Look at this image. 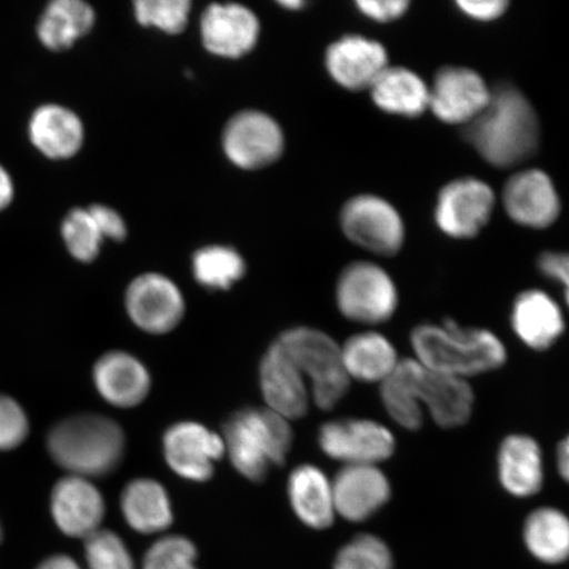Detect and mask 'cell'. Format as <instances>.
<instances>
[{
  "label": "cell",
  "mask_w": 569,
  "mask_h": 569,
  "mask_svg": "<svg viewBox=\"0 0 569 569\" xmlns=\"http://www.w3.org/2000/svg\"><path fill=\"white\" fill-rule=\"evenodd\" d=\"M30 432V422L23 408L11 397L0 395V451L23 445Z\"/></svg>",
  "instance_id": "cell-38"
},
{
  "label": "cell",
  "mask_w": 569,
  "mask_h": 569,
  "mask_svg": "<svg viewBox=\"0 0 569 569\" xmlns=\"http://www.w3.org/2000/svg\"><path fill=\"white\" fill-rule=\"evenodd\" d=\"M356 6L367 18L386 23L401 18L410 3L407 0H359Z\"/></svg>",
  "instance_id": "cell-40"
},
{
  "label": "cell",
  "mask_w": 569,
  "mask_h": 569,
  "mask_svg": "<svg viewBox=\"0 0 569 569\" xmlns=\"http://www.w3.org/2000/svg\"><path fill=\"white\" fill-rule=\"evenodd\" d=\"M13 187L9 173L0 167V210L7 208L12 201Z\"/></svg>",
  "instance_id": "cell-45"
},
{
  "label": "cell",
  "mask_w": 569,
  "mask_h": 569,
  "mask_svg": "<svg viewBox=\"0 0 569 569\" xmlns=\"http://www.w3.org/2000/svg\"><path fill=\"white\" fill-rule=\"evenodd\" d=\"M495 194L478 178H460L440 190L436 209L439 229L451 238H473L489 222Z\"/></svg>",
  "instance_id": "cell-12"
},
{
  "label": "cell",
  "mask_w": 569,
  "mask_h": 569,
  "mask_svg": "<svg viewBox=\"0 0 569 569\" xmlns=\"http://www.w3.org/2000/svg\"><path fill=\"white\" fill-rule=\"evenodd\" d=\"M260 20L239 3H212L201 18L202 44L210 54L239 60L253 51L260 39Z\"/></svg>",
  "instance_id": "cell-13"
},
{
  "label": "cell",
  "mask_w": 569,
  "mask_h": 569,
  "mask_svg": "<svg viewBox=\"0 0 569 569\" xmlns=\"http://www.w3.org/2000/svg\"><path fill=\"white\" fill-rule=\"evenodd\" d=\"M492 89L475 70L446 67L430 89L429 109L445 123H471L489 103Z\"/></svg>",
  "instance_id": "cell-14"
},
{
  "label": "cell",
  "mask_w": 569,
  "mask_h": 569,
  "mask_svg": "<svg viewBox=\"0 0 569 569\" xmlns=\"http://www.w3.org/2000/svg\"><path fill=\"white\" fill-rule=\"evenodd\" d=\"M538 267L547 279L560 283L565 288V298L569 306V253L545 252L539 258Z\"/></svg>",
  "instance_id": "cell-41"
},
{
  "label": "cell",
  "mask_w": 569,
  "mask_h": 569,
  "mask_svg": "<svg viewBox=\"0 0 569 569\" xmlns=\"http://www.w3.org/2000/svg\"><path fill=\"white\" fill-rule=\"evenodd\" d=\"M197 547L181 536L163 537L149 547L142 569H197Z\"/></svg>",
  "instance_id": "cell-37"
},
{
  "label": "cell",
  "mask_w": 569,
  "mask_h": 569,
  "mask_svg": "<svg viewBox=\"0 0 569 569\" xmlns=\"http://www.w3.org/2000/svg\"><path fill=\"white\" fill-rule=\"evenodd\" d=\"M89 211L103 239L123 241L127 238V224L117 210L109 208V206L94 204L91 206Z\"/></svg>",
  "instance_id": "cell-39"
},
{
  "label": "cell",
  "mask_w": 569,
  "mask_h": 569,
  "mask_svg": "<svg viewBox=\"0 0 569 569\" xmlns=\"http://www.w3.org/2000/svg\"><path fill=\"white\" fill-rule=\"evenodd\" d=\"M62 238L71 256L81 262L94 261L103 240L89 209H76L68 213L62 223Z\"/></svg>",
  "instance_id": "cell-35"
},
{
  "label": "cell",
  "mask_w": 569,
  "mask_h": 569,
  "mask_svg": "<svg viewBox=\"0 0 569 569\" xmlns=\"http://www.w3.org/2000/svg\"><path fill=\"white\" fill-rule=\"evenodd\" d=\"M523 540L533 558L546 565H560L569 559V517L563 511L545 507L533 510L523 525Z\"/></svg>",
  "instance_id": "cell-30"
},
{
  "label": "cell",
  "mask_w": 569,
  "mask_h": 569,
  "mask_svg": "<svg viewBox=\"0 0 569 569\" xmlns=\"http://www.w3.org/2000/svg\"><path fill=\"white\" fill-rule=\"evenodd\" d=\"M497 473L501 487L510 496H536L545 483L542 448L525 433H511L498 448Z\"/></svg>",
  "instance_id": "cell-22"
},
{
  "label": "cell",
  "mask_w": 569,
  "mask_h": 569,
  "mask_svg": "<svg viewBox=\"0 0 569 569\" xmlns=\"http://www.w3.org/2000/svg\"><path fill=\"white\" fill-rule=\"evenodd\" d=\"M388 54L379 41L348 34L327 48L326 69L332 80L347 90L371 89L388 68Z\"/></svg>",
  "instance_id": "cell-19"
},
{
  "label": "cell",
  "mask_w": 569,
  "mask_h": 569,
  "mask_svg": "<svg viewBox=\"0 0 569 569\" xmlns=\"http://www.w3.org/2000/svg\"><path fill=\"white\" fill-rule=\"evenodd\" d=\"M311 386L312 400L322 410H331L350 390L351 379L341 359L340 346L326 332L311 327H293L279 339Z\"/></svg>",
  "instance_id": "cell-5"
},
{
  "label": "cell",
  "mask_w": 569,
  "mask_h": 569,
  "mask_svg": "<svg viewBox=\"0 0 569 569\" xmlns=\"http://www.w3.org/2000/svg\"><path fill=\"white\" fill-rule=\"evenodd\" d=\"M222 146L226 158L243 170L264 169L281 159L284 151L282 128L268 113L244 110L227 122Z\"/></svg>",
  "instance_id": "cell-8"
},
{
  "label": "cell",
  "mask_w": 569,
  "mask_h": 569,
  "mask_svg": "<svg viewBox=\"0 0 569 569\" xmlns=\"http://www.w3.org/2000/svg\"><path fill=\"white\" fill-rule=\"evenodd\" d=\"M502 203L516 223L530 229H546L560 213L557 188L549 174L539 169L511 176L502 190Z\"/></svg>",
  "instance_id": "cell-17"
},
{
  "label": "cell",
  "mask_w": 569,
  "mask_h": 569,
  "mask_svg": "<svg viewBox=\"0 0 569 569\" xmlns=\"http://www.w3.org/2000/svg\"><path fill=\"white\" fill-rule=\"evenodd\" d=\"M465 137L483 160L497 168H511L537 152L539 119L523 92L500 84L486 109L466 126Z\"/></svg>",
  "instance_id": "cell-1"
},
{
  "label": "cell",
  "mask_w": 569,
  "mask_h": 569,
  "mask_svg": "<svg viewBox=\"0 0 569 569\" xmlns=\"http://www.w3.org/2000/svg\"><path fill=\"white\" fill-rule=\"evenodd\" d=\"M318 443L326 457L343 466L380 465L393 457L397 446L388 427L362 418H340L323 423Z\"/></svg>",
  "instance_id": "cell-7"
},
{
  "label": "cell",
  "mask_w": 569,
  "mask_h": 569,
  "mask_svg": "<svg viewBox=\"0 0 569 569\" xmlns=\"http://www.w3.org/2000/svg\"><path fill=\"white\" fill-rule=\"evenodd\" d=\"M190 12L189 0H137L133 3L134 18L140 26L167 34L187 30Z\"/></svg>",
  "instance_id": "cell-33"
},
{
  "label": "cell",
  "mask_w": 569,
  "mask_h": 569,
  "mask_svg": "<svg viewBox=\"0 0 569 569\" xmlns=\"http://www.w3.org/2000/svg\"><path fill=\"white\" fill-rule=\"evenodd\" d=\"M340 350L346 372L361 382L381 383L401 360L393 343L377 331L355 333Z\"/></svg>",
  "instance_id": "cell-26"
},
{
  "label": "cell",
  "mask_w": 569,
  "mask_h": 569,
  "mask_svg": "<svg viewBox=\"0 0 569 569\" xmlns=\"http://www.w3.org/2000/svg\"><path fill=\"white\" fill-rule=\"evenodd\" d=\"M340 226L352 243L376 254H395L403 244L402 218L380 197L362 194L351 198L341 209Z\"/></svg>",
  "instance_id": "cell-9"
},
{
  "label": "cell",
  "mask_w": 569,
  "mask_h": 569,
  "mask_svg": "<svg viewBox=\"0 0 569 569\" xmlns=\"http://www.w3.org/2000/svg\"><path fill=\"white\" fill-rule=\"evenodd\" d=\"M259 382L267 408L276 415L289 422L308 415L310 397L305 376L277 340L262 356Z\"/></svg>",
  "instance_id": "cell-15"
},
{
  "label": "cell",
  "mask_w": 569,
  "mask_h": 569,
  "mask_svg": "<svg viewBox=\"0 0 569 569\" xmlns=\"http://www.w3.org/2000/svg\"><path fill=\"white\" fill-rule=\"evenodd\" d=\"M331 486L337 515L350 522L372 518L391 497L390 481L379 466H343Z\"/></svg>",
  "instance_id": "cell-16"
},
{
  "label": "cell",
  "mask_w": 569,
  "mask_h": 569,
  "mask_svg": "<svg viewBox=\"0 0 569 569\" xmlns=\"http://www.w3.org/2000/svg\"><path fill=\"white\" fill-rule=\"evenodd\" d=\"M124 521L140 533L167 530L173 522L172 502L162 483L140 478L127 483L120 497Z\"/></svg>",
  "instance_id": "cell-25"
},
{
  "label": "cell",
  "mask_w": 569,
  "mask_h": 569,
  "mask_svg": "<svg viewBox=\"0 0 569 569\" xmlns=\"http://www.w3.org/2000/svg\"><path fill=\"white\" fill-rule=\"evenodd\" d=\"M279 4L289 11H298L305 7V3L301 2V0H283V2H280Z\"/></svg>",
  "instance_id": "cell-46"
},
{
  "label": "cell",
  "mask_w": 569,
  "mask_h": 569,
  "mask_svg": "<svg viewBox=\"0 0 569 569\" xmlns=\"http://www.w3.org/2000/svg\"><path fill=\"white\" fill-rule=\"evenodd\" d=\"M419 402L442 429H457L472 417L475 393L467 380L429 371L423 367Z\"/></svg>",
  "instance_id": "cell-23"
},
{
  "label": "cell",
  "mask_w": 569,
  "mask_h": 569,
  "mask_svg": "<svg viewBox=\"0 0 569 569\" xmlns=\"http://www.w3.org/2000/svg\"><path fill=\"white\" fill-rule=\"evenodd\" d=\"M126 310L138 329L151 336H166L177 329L184 317L180 288L161 273H142L128 284Z\"/></svg>",
  "instance_id": "cell-10"
},
{
  "label": "cell",
  "mask_w": 569,
  "mask_h": 569,
  "mask_svg": "<svg viewBox=\"0 0 569 569\" xmlns=\"http://www.w3.org/2000/svg\"><path fill=\"white\" fill-rule=\"evenodd\" d=\"M226 453L238 473L249 481L261 482L270 469L281 467L295 442L288 419L268 408L234 411L223 426Z\"/></svg>",
  "instance_id": "cell-4"
},
{
  "label": "cell",
  "mask_w": 569,
  "mask_h": 569,
  "mask_svg": "<svg viewBox=\"0 0 569 569\" xmlns=\"http://www.w3.org/2000/svg\"><path fill=\"white\" fill-rule=\"evenodd\" d=\"M510 325L517 338L532 351L550 350L566 330L560 306L542 290L531 289L516 298Z\"/></svg>",
  "instance_id": "cell-21"
},
{
  "label": "cell",
  "mask_w": 569,
  "mask_h": 569,
  "mask_svg": "<svg viewBox=\"0 0 569 569\" xmlns=\"http://www.w3.org/2000/svg\"><path fill=\"white\" fill-rule=\"evenodd\" d=\"M410 343L426 369L462 380L497 371L508 361L507 347L495 332L465 327L455 319L417 326Z\"/></svg>",
  "instance_id": "cell-2"
},
{
  "label": "cell",
  "mask_w": 569,
  "mask_h": 569,
  "mask_svg": "<svg viewBox=\"0 0 569 569\" xmlns=\"http://www.w3.org/2000/svg\"><path fill=\"white\" fill-rule=\"evenodd\" d=\"M31 140L40 152L51 159H69L83 144V126L74 112L66 107L42 106L33 113Z\"/></svg>",
  "instance_id": "cell-27"
},
{
  "label": "cell",
  "mask_w": 569,
  "mask_h": 569,
  "mask_svg": "<svg viewBox=\"0 0 569 569\" xmlns=\"http://www.w3.org/2000/svg\"><path fill=\"white\" fill-rule=\"evenodd\" d=\"M333 569H393V555L381 538L360 533L341 547Z\"/></svg>",
  "instance_id": "cell-34"
},
{
  "label": "cell",
  "mask_w": 569,
  "mask_h": 569,
  "mask_svg": "<svg viewBox=\"0 0 569 569\" xmlns=\"http://www.w3.org/2000/svg\"><path fill=\"white\" fill-rule=\"evenodd\" d=\"M460 10L469 18L489 21L500 18L505 10L508 9V2L503 0H483V2H475V0H460L458 2Z\"/></svg>",
  "instance_id": "cell-42"
},
{
  "label": "cell",
  "mask_w": 569,
  "mask_h": 569,
  "mask_svg": "<svg viewBox=\"0 0 569 569\" xmlns=\"http://www.w3.org/2000/svg\"><path fill=\"white\" fill-rule=\"evenodd\" d=\"M89 569H134L133 558L118 533L99 529L84 539Z\"/></svg>",
  "instance_id": "cell-36"
},
{
  "label": "cell",
  "mask_w": 569,
  "mask_h": 569,
  "mask_svg": "<svg viewBox=\"0 0 569 569\" xmlns=\"http://www.w3.org/2000/svg\"><path fill=\"white\" fill-rule=\"evenodd\" d=\"M0 540H2V526H0Z\"/></svg>",
  "instance_id": "cell-47"
},
{
  "label": "cell",
  "mask_w": 569,
  "mask_h": 569,
  "mask_svg": "<svg viewBox=\"0 0 569 569\" xmlns=\"http://www.w3.org/2000/svg\"><path fill=\"white\" fill-rule=\"evenodd\" d=\"M422 373L421 362L405 358L381 382L380 396L383 408L405 430L416 431L423 425V409L419 402V381Z\"/></svg>",
  "instance_id": "cell-28"
},
{
  "label": "cell",
  "mask_w": 569,
  "mask_h": 569,
  "mask_svg": "<svg viewBox=\"0 0 569 569\" xmlns=\"http://www.w3.org/2000/svg\"><path fill=\"white\" fill-rule=\"evenodd\" d=\"M38 569H82L73 558L68 555H54L42 561Z\"/></svg>",
  "instance_id": "cell-44"
},
{
  "label": "cell",
  "mask_w": 569,
  "mask_h": 569,
  "mask_svg": "<svg viewBox=\"0 0 569 569\" xmlns=\"http://www.w3.org/2000/svg\"><path fill=\"white\" fill-rule=\"evenodd\" d=\"M287 490L290 507L303 525L315 530L331 528L337 517L332 486L318 467L301 465L295 468Z\"/></svg>",
  "instance_id": "cell-24"
},
{
  "label": "cell",
  "mask_w": 569,
  "mask_h": 569,
  "mask_svg": "<svg viewBox=\"0 0 569 569\" xmlns=\"http://www.w3.org/2000/svg\"><path fill=\"white\" fill-rule=\"evenodd\" d=\"M167 465L180 478L194 482L209 481L216 462L226 453L222 436L208 427L182 421L169 427L162 437Z\"/></svg>",
  "instance_id": "cell-11"
},
{
  "label": "cell",
  "mask_w": 569,
  "mask_h": 569,
  "mask_svg": "<svg viewBox=\"0 0 569 569\" xmlns=\"http://www.w3.org/2000/svg\"><path fill=\"white\" fill-rule=\"evenodd\" d=\"M126 433L118 422L101 415H76L53 426L47 438L56 465L83 479L116 472L126 455Z\"/></svg>",
  "instance_id": "cell-3"
},
{
  "label": "cell",
  "mask_w": 569,
  "mask_h": 569,
  "mask_svg": "<svg viewBox=\"0 0 569 569\" xmlns=\"http://www.w3.org/2000/svg\"><path fill=\"white\" fill-rule=\"evenodd\" d=\"M369 90L376 106L395 116L412 118L429 109L430 89L407 68L388 67Z\"/></svg>",
  "instance_id": "cell-29"
},
{
  "label": "cell",
  "mask_w": 569,
  "mask_h": 569,
  "mask_svg": "<svg viewBox=\"0 0 569 569\" xmlns=\"http://www.w3.org/2000/svg\"><path fill=\"white\" fill-rule=\"evenodd\" d=\"M92 380L106 402L120 409L139 407L151 391V375L133 355L107 352L96 362Z\"/></svg>",
  "instance_id": "cell-20"
},
{
  "label": "cell",
  "mask_w": 569,
  "mask_h": 569,
  "mask_svg": "<svg viewBox=\"0 0 569 569\" xmlns=\"http://www.w3.org/2000/svg\"><path fill=\"white\" fill-rule=\"evenodd\" d=\"M337 305L341 316L355 323H386L398 308L396 283L373 262H352L339 276Z\"/></svg>",
  "instance_id": "cell-6"
},
{
  "label": "cell",
  "mask_w": 569,
  "mask_h": 569,
  "mask_svg": "<svg viewBox=\"0 0 569 569\" xmlns=\"http://www.w3.org/2000/svg\"><path fill=\"white\" fill-rule=\"evenodd\" d=\"M51 511L57 528L66 536L87 539L101 529L106 502L91 480L69 475L53 487Z\"/></svg>",
  "instance_id": "cell-18"
},
{
  "label": "cell",
  "mask_w": 569,
  "mask_h": 569,
  "mask_svg": "<svg viewBox=\"0 0 569 569\" xmlns=\"http://www.w3.org/2000/svg\"><path fill=\"white\" fill-rule=\"evenodd\" d=\"M191 272L201 287L209 290H229L247 272L243 256L229 246H206L193 254Z\"/></svg>",
  "instance_id": "cell-32"
},
{
  "label": "cell",
  "mask_w": 569,
  "mask_h": 569,
  "mask_svg": "<svg viewBox=\"0 0 569 569\" xmlns=\"http://www.w3.org/2000/svg\"><path fill=\"white\" fill-rule=\"evenodd\" d=\"M96 12L82 0H56L42 16L38 33L46 47L63 51L91 31Z\"/></svg>",
  "instance_id": "cell-31"
},
{
  "label": "cell",
  "mask_w": 569,
  "mask_h": 569,
  "mask_svg": "<svg viewBox=\"0 0 569 569\" xmlns=\"http://www.w3.org/2000/svg\"><path fill=\"white\" fill-rule=\"evenodd\" d=\"M557 468L558 472L567 483H569V433L561 440L557 448Z\"/></svg>",
  "instance_id": "cell-43"
}]
</instances>
